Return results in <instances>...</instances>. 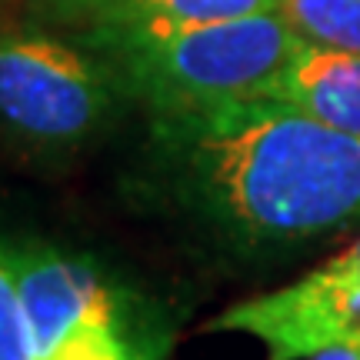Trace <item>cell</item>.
<instances>
[{
  "mask_svg": "<svg viewBox=\"0 0 360 360\" xmlns=\"http://www.w3.org/2000/svg\"><path fill=\"white\" fill-rule=\"evenodd\" d=\"M143 177L170 210L240 257L360 227V134L270 97L150 114Z\"/></svg>",
  "mask_w": 360,
  "mask_h": 360,
  "instance_id": "6da1fadb",
  "label": "cell"
},
{
  "mask_svg": "<svg viewBox=\"0 0 360 360\" xmlns=\"http://www.w3.org/2000/svg\"><path fill=\"white\" fill-rule=\"evenodd\" d=\"M307 40L281 13L197 24L80 44L101 57L117 90L147 114L193 110L207 103L260 97Z\"/></svg>",
  "mask_w": 360,
  "mask_h": 360,
  "instance_id": "7a4b0ae2",
  "label": "cell"
},
{
  "mask_svg": "<svg viewBox=\"0 0 360 360\" xmlns=\"http://www.w3.org/2000/svg\"><path fill=\"white\" fill-rule=\"evenodd\" d=\"M40 360H160L157 330L94 260L51 244L7 247Z\"/></svg>",
  "mask_w": 360,
  "mask_h": 360,
  "instance_id": "3957f363",
  "label": "cell"
},
{
  "mask_svg": "<svg viewBox=\"0 0 360 360\" xmlns=\"http://www.w3.org/2000/svg\"><path fill=\"white\" fill-rule=\"evenodd\" d=\"M120 97L87 47L51 34H0V127L24 143L77 147L107 124Z\"/></svg>",
  "mask_w": 360,
  "mask_h": 360,
  "instance_id": "277c9868",
  "label": "cell"
},
{
  "mask_svg": "<svg viewBox=\"0 0 360 360\" xmlns=\"http://www.w3.org/2000/svg\"><path fill=\"white\" fill-rule=\"evenodd\" d=\"M207 330L254 337L267 360H310L360 337V237L304 277L220 310Z\"/></svg>",
  "mask_w": 360,
  "mask_h": 360,
  "instance_id": "5b68a950",
  "label": "cell"
},
{
  "mask_svg": "<svg viewBox=\"0 0 360 360\" xmlns=\"http://www.w3.org/2000/svg\"><path fill=\"white\" fill-rule=\"evenodd\" d=\"M40 11L74 30L77 44L274 13L277 0H40Z\"/></svg>",
  "mask_w": 360,
  "mask_h": 360,
  "instance_id": "8992f818",
  "label": "cell"
},
{
  "mask_svg": "<svg viewBox=\"0 0 360 360\" xmlns=\"http://www.w3.org/2000/svg\"><path fill=\"white\" fill-rule=\"evenodd\" d=\"M260 97L300 107L323 124L360 134V53L304 44Z\"/></svg>",
  "mask_w": 360,
  "mask_h": 360,
  "instance_id": "52a82bcc",
  "label": "cell"
},
{
  "mask_svg": "<svg viewBox=\"0 0 360 360\" xmlns=\"http://www.w3.org/2000/svg\"><path fill=\"white\" fill-rule=\"evenodd\" d=\"M277 13L307 44L360 53V0H277Z\"/></svg>",
  "mask_w": 360,
  "mask_h": 360,
  "instance_id": "ba28073f",
  "label": "cell"
},
{
  "mask_svg": "<svg viewBox=\"0 0 360 360\" xmlns=\"http://www.w3.org/2000/svg\"><path fill=\"white\" fill-rule=\"evenodd\" d=\"M0 360H40L11 250L0 244Z\"/></svg>",
  "mask_w": 360,
  "mask_h": 360,
  "instance_id": "9c48e42d",
  "label": "cell"
},
{
  "mask_svg": "<svg viewBox=\"0 0 360 360\" xmlns=\"http://www.w3.org/2000/svg\"><path fill=\"white\" fill-rule=\"evenodd\" d=\"M310 360H360V337H350V340H340L334 347L321 350L317 357Z\"/></svg>",
  "mask_w": 360,
  "mask_h": 360,
  "instance_id": "30bf717a",
  "label": "cell"
}]
</instances>
